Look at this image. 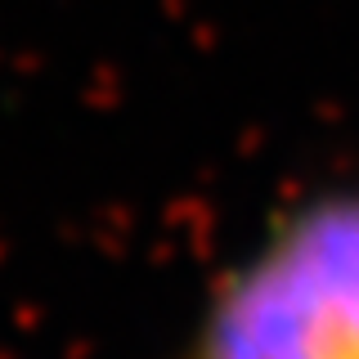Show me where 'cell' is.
<instances>
[{
	"mask_svg": "<svg viewBox=\"0 0 359 359\" xmlns=\"http://www.w3.org/2000/svg\"><path fill=\"white\" fill-rule=\"evenodd\" d=\"M175 359H359V180L274 211L211 283Z\"/></svg>",
	"mask_w": 359,
	"mask_h": 359,
	"instance_id": "6da1fadb",
	"label": "cell"
}]
</instances>
